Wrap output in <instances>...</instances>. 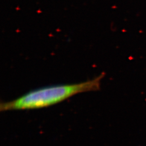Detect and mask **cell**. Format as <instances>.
I'll return each mask as SVG.
<instances>
[{"mask_svg": "<svg viewBox=\"0 0 146 146\" xmlns=\"http://www.w3.org/2000/svg\"><path fill=\"white\" fill-rule=\"evenodd\" d=\"M104 74L78 84L47 86L31 90L10 101L1 102V111L41 109L58 104L75 95L99 90Z\"/></svg>", "mask_w": 146, "mask_h": 146, "instance_id": "1", "label": "cell"}]
</instances>
